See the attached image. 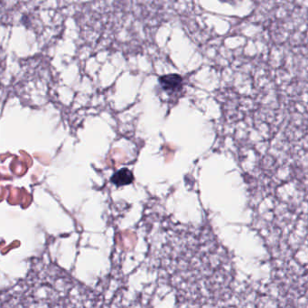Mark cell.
Masks as SVG:
<instances>
[{"mask_svg": "<svg viewBox=\"0 0 308 308\" xmlns=\"http://www.w3.org/2000/svg\"><path fill=\"white\" fill-rule=\"evenodd\" d=\"M94 293L54 263L35 260L2 295L1 308H94Z\"/></svg>", "mask_w": 308, "mask_h": 308, "instance_id": "1", "label": "cell"}, {"mask_svg": "<svg viewBox=\"0 0 308 308\" xmlns=\"http://www.w3.org/2000/svg\"><path fill=\"white\" fill-rule=\"evenodd\" d=\"M114 308H150L146 306L145 303L141 300H132L131 302L128 303H120L118 305L114 306Z\"/></svg>", "mask_w": 308, "mask_h": 308, "instance_id": "4", "label": "cell"}, {"mask_svg": "<svg viewBox=\"0 0 308 308\" xmlns=\"http://www.w3.org/2000/svg\"><path fill=\"white\" fill-rule=\"evenodd\" d=\"M159 81L163 90L169 93L179 91L183 86V78L181 77L179 74L176 73L163 75L159 77Z\"/></svg>", "mask_w": 308, "mask_h": 308, "instance_id": "2", "label": "cell"}, {"mask_svg": "<svg viewBox=\"0 0 308 308\" xmlns=\"http://www.w3.org/2000/svg\"><path fill=\"white\" fill-rule=\"evenodd\" d=\"M133 181H134V175L129 168H121L120 170L115 172L113 176L111 177V182L117 187L129 185L132 184Z\"/></svg>", "mask_w": 308, "mask_h": 308, "instance_id": "3", "label": "cell"}]
</instances>
